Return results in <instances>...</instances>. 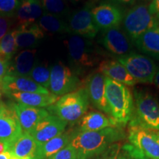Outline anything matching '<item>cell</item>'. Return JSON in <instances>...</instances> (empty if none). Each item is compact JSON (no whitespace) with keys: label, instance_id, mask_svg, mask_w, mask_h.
<instances>
[{"label":"cell","instance_id":"cell-1","mask_svg":"<svg viewBox=\"0 0 159 159\" xmlns=\"http://www.w3.org/2000/svg\"><path fill=\"white\" fill-rule=\"evenodd\" d=\"M120 127L107 128L97 131L75 133L70 144L77 152V159H91L102 155L112 144L125 138Z\"/></svg>","mask_w":159,"mask_h":159},{"label":"cell","instance_id":"cell-2","mask_svg":"<svg viewBox=\"0 0 159 159\" xmlns=\"http://www.w3.org/2000/svg\"><path fill=\"white\" fill-rule=\"evenodd\" d=\"M105 96L111 117L121 127L130 122L134 115V100L127 85L105 77Z\"/></svg>","mask_w":159,"mask_h":159},{"label":"cell","instance_id":"cell-3","mask_svg":"<svg viewBox=\"0 0 159 159\" xmlns=\"http://www.w3.org/2000/svg\"><path fill=\"white\" fill-rule=\"evenodd\" d=\"M134 111L130 126H139L159 131V103L146 90L137 89L134 92Z\"/></svg>","mask_w":159,"mask_h":159},{"label":"cell","instance_id":"cell-4","mask_svg":"<svg viewBox=\"0 0 159 159\" xmlns=\"http://www.w3.org/2000/svg\"><path fill=\"white\" fill-rule=\"evenodd\" d=\"M89 99L85 88L63 95L49 106L48 111L67 123H74L81 119L88 110Z\"/></svg>","mask_w":159,"mask_h":159},{"label":"cell","instance_id":"cell-5","mask_svg":"<svg viewBox=\"0 0 159 159\" xmlns=\"http://www.w3.org/2000/svg\"><path fill=\"white\" fill-rule=\"evenodd\" d=\"M66 47L69 61L77 75L101 62L98 52L89 39L73 35L67 40Z\"/></svg>","mask_w":159,"mask_h":159},{"label":"cell","instance_id":"cell-6","mask_svg":"<svg viewBox=\"0 0 159 159\" xmlns=\"http://www.w3.org/2000/svg\"><path fill=\"white\" fill-rule=\"evenodd\" d=\"M122 22L125 33L134 42L147 31L159 26V19L144 5L132 7L123 18Z\"/></svg>","mask_w":159,"mask_h":159},{"label":"cell","instance_id":"cell-7","mask_svg":"<svg viewBox=\"0 0 159 159\" xmlns=\"http://www.w3.org/2000/svg\"><path fill=\"white\" fill-rule=\"evenodd\" d=\"M117 61L122 64L137 83H152L157 71L154 61L145 55L130 52L118 57Z\"/></svg>","mask_w":159,"mask_h":159},{"label":"cell","instance_id":"cell-8","mask_svg":"<svg viewBox=\"0 0 159 159\" xmlns=\"http://www.w3.org/2000/svg\"><path fill=\"white\" fill-rule=\"evenodd\" d=\"M49 91L56 96H63L76 91L80 85L78 75L69 66L59 62L51 67Z\"/></svg>","mask_w":159,"mask_h":159},{"label":"cell","instance_id":"cell-9","mask_svg":"<svg viewBox=\"0 0 159 159\" xmlns=\"http://www.w3.org/2000/svg\"><path fill=\"white\" fill-rule=\"evenodd\" d=\"M128 138L129 143L148 159H159V143L153 130L139 126H130Z\"/></svg>","mask_w":159,"mask_h":159},{"label":"cell","instance_id":"cell-10","mask_svg":"<svg viewBox=\"0 0 159 159\" xmlns=\"http://www.w3.org/2000/svg\"><path fill=\"white\" fill-rule=\"evenodd\" d=\"M92 4L87 3L84 7L74 12L69 19V28L71 33L85 39H94L99 32L93 19Z\"/></svg>","mask_w":159,"mask_h":159},{"label":"cell","instance_id":"cell-11","mask_svg":"<svg viewBox=\"0 0 159 159\" xmlns=\"http://www.w3.org/2000/svg\"><path fill=\"white\" fill-rule=\"evenodd\" d=\"M105 75L99 71L91 74L85 80L86 89L89 101L98 110L102 111L111 117L106 96H105Z\"/></svg>","mask_w":159,"mask_h":159},{"label":"cell","instance_id":"cell-12","mask_svg":"<svg viewBox=\"0 0 159 159\" xmlns=\"http://www.w3.org/2000/svg\"><path fill=\"white\" fill-rule=\"evenodd\" d=\"M67 124L55 115L49 114L39 122L30 134L34 138L38 146H40L63 134Z\"/></svg>","mask_w":159,"mask_h":159},{"label":"cell","instance_id":"cell-13","mask_svg":"<svg viewBox=\"0 0 159 159\" xmlns=\"http://www.w3.org/2000/svg\"><path fill=\"white\" fill-rule=\"evenodd\" d=\"M101 43L109 52L117 57L129 54L133 48L130 38L119 27L104 30Z\"/></svg>","mask_w":159,"mask_h":159},{"label":"cell","instance_id":"cell-14","mask_svg":"<svg viewBox=\"0 0 159 159\" xmlns=\"http://www.w3.org/2000/svg\"><path fill=\"white\" fill-rule=\"evenodd\" d=\"M11 105L16 115L23 133L30 134L39 122L49 114L46 109L28 106L19 102L12 103Z\"/></svg>","mask_w":159,"mask_h":159},{"label":"cell","instance_id":"cell-15","mask_svg":"<svg viewBox=\"0 0 159 159\" xmlns=\"http://www.w3.org/2000/svg\"><path fill=\"white\" fill-rule=\"evenodd\" d=\"M94 21L98 29L116 28L123 21V14L116 6L110 4H102L94 7L91 11Z\"/></svg>","mask_w":159,"mask_h":159},{"label":"cell","instance_id":"cell-16","mask_svg":"<svg viewBox=\"0 0 159 159\" xmlns=\"http://www.w3.org/2000/svg\"><path fill=\"white\" fill-rule=\"evenodd\" d=\"M23 131L14 111L5 105L0 108V142L8 145L22 134Z\"/></svg>","mask_w":159,"mask_h":159},{"label":"cell","instance_id":"cell-17","mask_svg":"<svg viewBox=\"0 0 159 159\" xmlns=\"http://www.w3.org/2000/svg\"><path fill=\"white\" fill-rule=\"evenodd\" d=\"M5 94L15 92H36L41 94L50 93L48 89L38 84L29 77L6 75L1 83Z\"/></svg>","mask_w":159,"mask_h":159},{"label":"cell","instance_id":"cell-18","mask_svg":"<svg viewBox=\"0 0 159 159\" xmlns=\"http://www.w3.org/2000/svg\"><path fill=\"white\" fill-rule=\"evenodd\" d=\"M36 55L37 50L35 49L20 51L11 60L7 75L28 77L36 65Z\"/></svg>","mask_w":159,"mask_h":159},{"label":"cell","instance_id":"cell-19","mask_svg":"<svg viewBox=\"0 0 159 159\" xmlns=\"http://www.w3.org/2000/svg\"><path fill=\"white\" fill-rule=\"evenodd\" d=\"M97 71L127 86H133L138 83L117 60H104L101 61L99 63Z\"/></svg>","mask_w":159,"mask_h":159},{"label":"cell","instance_id":"cell-20","mask_svg":"<svg viewBox=\"0 0 159 159\" xmlns=\"http://www.w3.org/2000/svg\"><path fill=\"white\" fill-rule=\"evenodd\" d=\"M44 38V33L37 23L20 25L16 30V43L18 49L34 48Z\"/></svg>","mask_w":159,"mask_h":159},{"label":"cell","instance_id":"cell-21","mask_svg":"<svg viewBox=\"0 0 159 159\" xmlns=\"http://www.w3.org/2000/svg\"><path fill=\"white\" fill-rule=\"evenodd\" d=\"M38 144L28 133H22L14 142L7 145V151L11 156L20 159H34Z\"/></svg>","mask_w":159,"mask_h":159},{"label":"cell","instance_id":"cell-22","mask_svg":"<svg viewBox=\"0 0 159 159\" xmlns=\"http://www.w3.org/2000/svg\"><path fill=\"white\" fill-rule=\"evenodd\" d=\"M17 102L21 104L35 107V108H43L49 107L57 102L58 97L53 94H41L36 92H15L5 94Z\"/></svg>","mask_w":159,"mask_h":159},{"label":"cell","instance_id":"cell-23","mask_svg":"<svg viewBox=\"0 0 159 159\" xmlns=\"http://www.w3.org/2000/svg\"><path fill=\"white\" fill-rule=\"evenodd\" d=\"M112 127H122L111 116L99 111H91L80 120L79 131H97Z\"/></svg>","mask_w":159,"mask_h":159},{"label":"cell","instance_id":"cell-24","mask_svg":"<svg viewBox=\"0 0 159 159\" xmlns=\"http://www.w3.org/2000/svg\"><path fill=\"white\" fill-rule=\"evenodd\" d=\"M97 159H148L130 143L117 142L112 144Z\"/></svg>","mask_w":159,"mask_h":159},{"label":"cell","instance_id":"cell-25","mask_svg":"<svg viewBox=\"0 0 159 159\" xmlns=\"http://www.w3.org/2000/svg\"><path fill=\"white\" fill-rule=\"evenodd\" d=\"M43 8L40 0H24L16 12V19L20 25L35 23L42 16Z\"/></svg>","mask_w":159,"mask_h":159},{"label":"cell","instance_id":"cell-26","mask_svg":"<svg viewBox=\"0 0 159 159\" xmlns=\"http://www.w3.org/2000/svg\"><path fill=\"white\" fill-rule=\"evenodd\" d=\"M75 133H63L38 147L34 159H48L70 144Z\"/></svg>","mask_w":159,"mask_h":159},{"label":"cell","instance_id":"cell-27","mask_svg":"<svg viewBox=\"0 0 159 159\" xmlns=\"http://www.w3.org/2000/svg\"><path fill=\"white\" fill-rule=\"evenodd\" d=\"M134 43L143 53L159 59V26L147 31L138 38Z\"/></svg>","mask_w":159,"mask_h":159},{"label":"cell","instance_id":"cell-28","mask_svg":"<svg viewBox=\"0 0 159 159\" xmlns=\"http://www.w3.org/2000/svg\"><path fill=\"white\" fill-rule=\"evenodd\" d=\"M38 25L40 28L49 33H70L69 25L66 23L61 17L57 16L43 13L42 16L39 20Z\"/></svg>","mask_w":159,"mask_h":159},{"label":"cell","instance_id":"cell-29","mask_svg":"<svg viewBox=\"0 0 159 159\" xmlns=\"http://www.w3.org/2000/svg\"><path fill=\"white\" fill-rule=\"evenodd\" d=\"M18 47L16 43V30H10L0 41V57L11 62L16 54Z\"/></svg>","mask_w":159,"mask_h":159},{"label":"cell","instance_id":"cell-30","mask_svg":"<svg viewBox=\"0 0 159 159\" xmlns=\"http://www.w3.org/2000/svg\"><path fill=\"white\" fill-rule=\"evenodd\" d=\"M50 73L51 69L48 66L42 64H36L28 77L38 84L49 90Z\"/></svg>","mask_w":159,"mask_h":159},{"label":"cell","instance_id":"cell-31","mask_svg":"<svg viewBox=\"0 0 159 159\" xmlns=\"http://www.w3.org/2000/svg\"><path fill=\"white\" fill-rule=\"evenodd\" d=\"M41 3L44 13L61 18L69 12V7L64 0H42Z\"/></svg>","mask_w":159,"mask_h":159},{"label":"cell","instance_id":"cell-32","mask_svg":"<svg viewBox=\"0 0 159 159\" xmlns=\"http://www.w3.org/2000/svg\"><path fill=\"white\" fill-rule=\"evenodd\" d=\"M19 5V0H0V16L13 17Z\"/></svg>","mask_w":159,"mask_h":159},{"label":"cell","instance_id":"cell-33","mask_svg":"<svg viewBox=\"0 0 159 159\" xmlns=\"http://www.w3.org/2000/svg\"><path fill=\"white\" fill-rule=\"evenodd\" d=\"M48 159H77V152L72 145L69 144Z\"/></svg>","mask_w":159,"mask_h":159},{"label":"cell","instance_id":"cell-34","mask_svg":"<svg viewBox=\"0 0 159 159\" xmlns=\"http://www.w3.org/2000/svg\"><path fill=\"white\" fill-rule=\"evenodd\" d=\"M11 24V19L9 18L0 16V41L9 32Z\"/></svg>","mask_w":159,"mask_h":159},{"label":"cell","instance_id":"cell-35","mask_svg":"<svg viewBox=\"0 0 159 159\" xmlns=\"http://www.w3.org/2000/svg\"><path fill=\"white\" fill-rule=\"evenodd\" d=\"M10 63L11 62H7V61H5L2 57H0V85H1L2 81L4 77L7 75Z\"/></svg>","mask_w":159,"mask_h":159},{"label":"cell","instance_id":"cell-36","mask_svg":"<svg viewBox=\"0 0 159 159\" xmlns=\"http://www.w3.org/2000/svg\"><path fill=\"white\" fill-rule=\"evenodd\" d=\"M148 8L150 13L159 19V0H152Z\"/></svg>","mask_w":159,"mask_h":159},{"label":"cell","instance_id":"cell-37","mask_svg":"<svg viewBox=\"0 0 159 159\" xmlns=\"http://www.w3.org/2000/svg\"><path fill=\"white\" fill-rule=\"evenodd\" d=\"M153 83H155V85H156V87L159 89V70H157L156 74L155 75L154 80H153Z\"/></svg>","mask_w":159,"mask_h":159},{"label":"cell","instance_id":"cell-38","mask_svg":"<svg viewBox=\"0 0 159 159\" xmlns=\"http://www.w3.org/2000/svg\"><path fill=\"white\" fill-rule=\"evenodd\" d=\"M7 152V145L5 143L0 142V154Z\"/></svg>","mask_w":159,"mask_h":159},{"label":"cell","instance_id":"cell-39","mask_svg":"<svg viewBox=\"0 0 159 159\" xmlns=\"http://www.w3.org/2000/svg\"><path fill=\"white\" fill-rule=\"evenodd\" d=\"M11 157V155L9 152H5L2 154H0V159H10Z\"/></svg>","mask_w":159,"mask_h":159},{"label":"cell","instance_id":"cell-40","mask_svg":"<svg viewBox=\"0 0 159 159\" xmlns=\"http://www.w3.org/2000/svg\"><path fill=\"white\" fill-rule=\"evenodd\" d=\"M115 1L127 4V5H130V4H133L135 0H115Z\"/></svg>","mask_w":159,"mask_h":159},{"label":"cell","instance_id":"cell-41","mask_svg":"<svg viewBox=\"0 0 159 159\" xmlns=\"http://www.w3.org/2000/svg\"><path fill=\"white\" fill-rule=\"evenodd\" d=\"M153 132H154L155 136H156V137L157 140H158V142L159 143V131H155V130H153Z\"/></svg>","mask_w":159,"mask_h":159},{"label":"cell","instance_id":"cell-42","mask_svg":"<svg viewBox=\"0 0 159 159\" xmlns=\"http://www.w3.org/2000/svg\"><path fill=\"white\" fill-rule=\"evenodd\" d=\"M66 1L71 2H77L80 1V0H66Z\"/></svg>","mask_w":159,"mask_h":159},{"label":"cell","instance_id":"cell-43","mask_svg":"<svg viewBox=\"0 0 159 159\" xmlns=\"http://www.w3.org/2000/svg\"><path fill=\"white\" fill-rule=\"evenodd\" d=\"M2 92H3V91H2V89L1 85H0V97H2Z\"/></svg>","mask_w":159,"mask_h":159},{"label":"cell","instance_id":"cell-44","mask_svg":"<svg viewBox=\"0 0 159 159\" xmlns=\"http://www.w3.org/2000/svg\"><path fill=\"white\" fill-rule=\"evenodd\" d=\"M10 159H20V158H16V157H14V156H11V158H10Z\"/></svg>","mask_w":159,"mask_h":159},{"label":"cell","instance_id":"cell-45","mask_svg":"<svg viewBox=\"0 0 159 159\" xmlns=\"http://www.w3.org/2000/svg\"><path fill=\"white\" fill-rule=\"evenodd\" d=\"M1 105H1V104H0V108H1Z\"/></svg>","mask_w":159,"mask_h":159}]
</instances>
